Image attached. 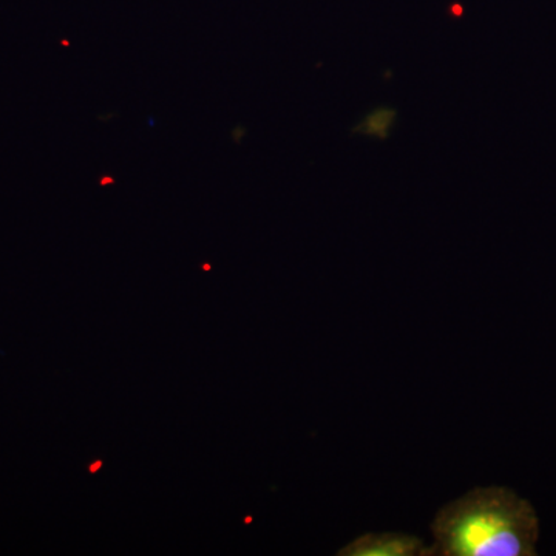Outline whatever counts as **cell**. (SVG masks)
<instances>
[{
    "label": "cell",
    "instance_id": "obj_3",
    "mask_svg": "<svg viewBox=\"0 0 556 556\" xmlns=\"http://www.w3.org/2000/svg\"><path fill=\"white\" fill-rule=\"evenodd\" d=\"M102 460H97V463L91 464L89 467L90 473H97L98 470H101Z\"/></svg>",
    "mask_w": 556,
    "mask_h": 556
},
{
    "label": "cell",
    "instance_id": "obj_2",
    "mask_svg": "<svg viewBox=\"0 0 556 556\" xmlns=\"http://www.w3.org/2000/svg\"><path fill=\"white\" fill-rule=\"evenodd\" d=\"M342 556H430V547L415 535L401 532L367 533L339 552Z\"/></svg>",
    "mask_w": 556,
    "mask_h": 556
},
{
    "label": "cell",
    "instance_id": "obj_1",
    "mask_svg": "<svg viewBox=\"0 0 556 556\" xmlns=\"http://www.w3.org/2000/svg\"><path fill=\"white\" fill-rule=\"evenodd\" d=\"M430 556H535L540 519L507 486H479L439 510Z\"/></svg>",
    "mask_w": 556,
    "mask_h": 556
}]
</instances>
